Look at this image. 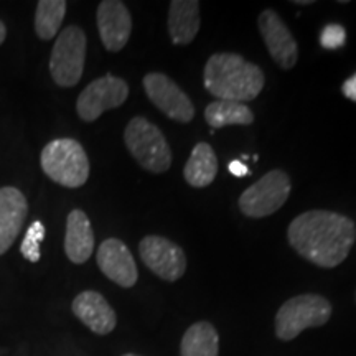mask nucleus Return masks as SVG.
<instances>
[{
  "label": "nucleus",
  "mask_w": 356,
  "mask_h": 356,
  "mask_svg": "<svg viewBox=\"0 0 356 356\" xmlns=\"http://www.w3.org/2000/svg\"><path fill=\"white\" fill-rule=\"evenodd\" d=\"M86 33L78 25H68L58 33L50 56L51 79L60 88H73L79 83L86 60Z\"/></svg>",
  "instance_id": "nucleus-6"
},
{
  "label": "nucleus",
  "mask_w": 356,
  "mask_h": 356,
  "mask_svg": "<svg viewBox=\"0 0 356 356\" xmlns=\"http://www.w3.org/2000/svg\"><path fill=\"white\" fill-rule=\"evenodd\" d=\"M66 15L65 0H40L35 10V33L40 40H51L60 32Z\"/></svg>",
  "instance_id": "nucleus-21"
},
{
  "label": "nucleus",
  "mask_w": 356,
  "mask_h": 356,
  "mask_svg": "<svg viewBox=\"0 0 356 356\" xmlns=\"http://www.w3.org/2000/svg\"><path fill=\"white\" fill-rule=\"evenodd\" d=\"M207 91L220 101H252L261 95L266 78L259 66L236 53H216L203 73Z\"/></svg>",
  "instance_id": "nucleus-2"
},
{
  "label": "nucleus",
  "mask_w": 356,
  "mask_h": 356,
  "mask_svg": "<svg viewBox=\"0 0 356 356\" xmlns=\"http://www.w3.org/2000/svg\"><path fill=\"white\" fill-rule=\"evenodd\" d=\"M341 92H343L348 99L356 102V73L343 83V86H341Z\"/></svg>",
  "instance_id": "nucleus-24"
},
{
  "label": "nucleus",
  "mask_w": 356,
  "mask_h": 356,
  "mask_svg": "<svg viewBox=\"0 0 356 356\" xmlns=\"http://www.w3.org/2000/svg\"><path fill=\"white\" fill-rule=\"evenodd\" d=\"M71 310L96 335H109L118 325V315L109 302L96 291H84L74 297Z\"/></svg>",
  "instance_id": "nucleus-15"
},
{
  "label": "nucleus",
  "mask_w": 356,
  "mask_h": 356,
  "mask_svg": "<svg viewBox=\"0 0 356 356\" xmlns=\"http://www.w3.org/2000/svg\"><path fill=\"white\" fill-rule=\"evenodd\" d=\"M44 238V225L40 220L33 221L30 225V228L26 229V234L22 241L20 252L26 261L30 262H38L42 257V251H40V244H42Z\"/></svg>",
  "instance_id": "nucleus-22"
},
{
  "label": "nucleus",
  "mask_w": 356,
  "mask_h": 356,
  "mask_svg": "<svg viewBox=\"0 0 356 356\" xmlns=\"http://www.w3.org/2000/svg\"><path fill=\"white\" fill-rule=\"evenodd\" d=\"M139 254L144 264L167 282H175L186 270L184 249L163 236H145L139 244Z\"/></svg>",
  "instance_id": "nucleus-10"
},
{
  "label": "nucleus",
  "mask_w": 356,
  "mask_h": 356,
  "mask_svg": "<svg viewBox=\"0 0 356 356\" xmlns=\"http://www.w3.org/2000/svg\"><path fill=\"white\" fill-rule=\"evenodd\" d=\"M291 191L292 184L287 173L274 168L243 191L239 210L248 218H266L286 204Z\"/></svg>",
  "instance_id": "nucleus-7"
},
{
  "label": "nucleus",
  "mask_w": 356,
  "mask_h": 356,
  "mask_svg": "<svg viewBox=\"0 0 356 356\" xmlns=\"http://www.w3.org/2000/svg\"><path fill=\"white\" fill-rule=\"evenodd\" d=\"M293 3H296V6H312L314 2H312V0H296Z\"/></svg>",
  "instance_id": "nucleus-27"
},
{
  "label": "nucleus",
  "mask_w": 356,
  "mask_h": 356,
  "mask_svg": "<svg viewBox=\"0 0 356 356\" xmlns=\"http://www.w3.org/2000/svg\"><path fill=\"white\" fill-rule=\"evenodd\" d=\"M204 119L215 131L226 126H249L254 122V114L244 102L215 101L204 109Z\"/></svg>",
  "instance_id": "nucleus-20"
},
{
  "label": "nucleus",
  "mask_w": 356,
  "mask_h": 356,
  "mask_svg": "<svg viewBox=\"0 0 356 356\" xmlns=\"http://www.w3.org/2000/svg\"><path fill=\"white\" fill-rule=\"evenodd\" d=\"M218 173V159L215 150L207 142H200L193 147L191 155L184 168L186 184L195 188H204L211 185Z\"/></svg>",
  "instance_id": "nucleus-18"
},
{
  "label": "nucleus",
  "mask_w": 356,
  "mask_h": 356,
  "mask_svg": "<svg viewBox=\"0 0 356 356\" xmlns=\"http://www.w3.org/2000/svg\"><path fill=\"white\" fill-rule=\"evenodd\" d=\"M124 142L137 163L152 173H165L172 165V150L162 131L149 119L136 115L124 131Z\"/></svg>",
  "instance_id": "nucleus-4"
},
{
  "label": "nucleus",
  "mask_w": 356,
  "mask_h": 356,
  "mask_svg": "<svg viewBox=\"0 0 356 356\" xmlns=\"http://www.w3.org/2000/svg\"><path fill=\"white\" fill-rule=\"evenodd\" d=\"M346 42V30L338 24H328L323 26L320 33V44L327 50H337L341 48Z\"/></svg>",
  "instance_id": "nucleus-23"
},
{
  "label": "nucleus",
  "mask_w": 356,
  "mask_h": 356,
  "mask_svg": "<svg viewBox=\"0 0 356 356\" xmlns=\"http://www.w3.org/2000/svg\"><path fill=\"white\" fill-rule=\"evenodd\" d=\"M96 261L101 273L114 284L124 289L136 286L137 279H139L136 259L121 239L109 238L102 241L97 248Z\"/></svg>",
  "instance_id": "nucleus-13"
},
{
  "label": "nucleus",
  "mask_w": 356,
  "mask_h": 356,
  "mask_svg": "<svg viewBox=\"0 0 356 356\" xmlns=\"http://www.w3.org/2000/svg\"><path fill=\"white\" fill-rule=\"evenodd\" d=\"M6 38H7V26L2 20H0V44L6 42Z\"/></svg>",
  "instance_id": "nucleus-26"
},
{
  "label": "nucleus",
  "mask_w": 356,
  "mask_h": 356,
  "mask_svg": "<svg viewBox=\"0 0 356 356\" xmlns=\"http://www.w3.org/2000/svg\"><path fill=\"white\" fill-rule=\"evenodd\" d=\"M129 97V84L114 74L95 79L83 89L76 101V113L84 122H95L106 111L122 106Z\"/></svg>",
  "instance_id": "nucleus-8"
},
{
  "label": "nucleus",
  "mask_w": 356,
  "mask_h": 356,
  "mask_svg": "<svg viewBox=\"0 0 356 356\" xmlns=\"http://www.w3.org/2000/svg\"><path fill=\"white\" fill-rule=\"evenodd\" d=\"M145 95L155 108L173 121L188 124L195 118V106L190 97L170 76L163 73H149L144 76Z\"/></svg>",
  "instance_id": "nucleus-9"
},
{
  "label": "nucleus",
  "mask_w": 356,
  "mask_h": 356,
  "mask_svg": "<svg viewBox=\"0 0 356 356\" xmlns=\"http://www.w3.org/2000/svg\"><path fill=\"white\" fill-rule=\"evenodd\" d=\"M40 165L50 180L66 188H79L89 178V159L74 139L48 142L40 154Z\"/></svg>",
  "instance_id": "nucleus-3"
},
{
  "label": "nucleus",
  "mask_w": 356,
  "mask_h": 356,
  "mask_svg": "<svg viewBox=\"0 0 356 356\" xmlns=\"http://www.w3.org/2000/svg\"><path fill=\"white\" fill-rule=\"evenodd\" d=\"M29 203L15 186L0 188V256L6 254L24 228Z\"/></svg>",
  "instance_id": "nucleus-14"
},
{
  "label": "nucleus",
  "mask_w": 356,
  "mask_h": 356,
  "mask_svg": "<svg viewBox=\"0 0 356 356\" xmlns=\"http://www.w3.org/2000/svg\"><path fill=\"white\" fill-rule=\"evenodd\" d=\"M248 159H249V155H246V154H244V155H243V163H244V162H246V160H248Z\"/></svg>",
  "instance_id": "nucleus-28"
},
{
  "label": "nucleus",
  "mask_w": 356,
  "mask_h": 356,
  "mask_svg": "<svg viewBox=\"0 0 356 356\" xmlns=\"http://www.w3.org/2000/svg\"><path fill=\"white\" fill-rule=\"evenodd\" d=\"M228 168L234 177H248L249 173H251V172H249L246 163H243L241 160H233V162H231L228 165Z\"/></svg>",
  "instance_id": "nucleus-25"
},
{
  "label": "nucleus",
  "mask_w": 356,
  "mask_h": 356,
  "mask_svg": "<svg viewBox=\"0 0 356 356\" xmlns=\"http://www.w3.org/2000/svg\"><path fill=\"white\" fill-rule=\"evenodd\" d=\"M257 25H259V32L267 47V51L270 53L277 66L282 70L293 68L299 60V47H297V42L293 40L289 26L279 17V13L273 8H267L259 15Z\"/></svg>",
  "instance_id": "nucleus-11"
},
{
  "label": "nucleus",
  "mask_w": 356,
  "mask_h": 356,
  "mask_svg": "<svg viewBox=\"0 0 356 356\" xmlns=\"http://www.w3.org/2000/svg\"><path fill=\"white\" fill-rule=\"evenodd\" d=\"M287 238L304 259L332 269L348 257L356 241V225L340 213L312 210L293 218Z\"/></svg>",
  "instance_id": "nucleus-1"
},
{
  "label": "nucleus",
  "mask_w": 356,
  "mask_h": 356,
  "mask_svg": "<svg viewBox=\"0 0 356 356\" xmlns=\"http://www.w3.org/2000/svg\"><path fill=\"white\" fill-rule=\"evenodd\" d=\"M95 251V233L86 213L79 208L70 211L66 218L65 252L73 264H84Z\"/></svg>",
  "instance_id": "nucleus-16"
},
{
  "label": "nucleus",
  "mask_w": 356,
  "mask_h": 356,
  "mask_svg": "<svg viewBox=\"0 0 356 356\" xmlns=\"http://www.w3.org/2000/svg\"><path fill=\"white\" fill-rule=\"evenodd\" d=\"M122 356H139V355H134V353H126V355H122Z\"/></svg>",
  "instance_id": "nucleus-29"
},
{
  "label": "nucleus",
  "mask_w": 356,
  "mask_h": 356,
  "mask_svg": "<svg viewBox=\"0 0 356 356\" xmlns=\"http://www.w3.org/2000/svg\"><path fill=\"white\" fill-rule=\"evenodd\" d=\"M220 337L216 328L208 322L193 323L181 338V356H218Z\"/></svg>",
  "instance_id": "nucleus-19"
},
{
  "label": "nucleus",
  "mask_w": 356,
  "mask_h": 356,
  "mask_svg": "<svg viewBox=\"0 0 356 356\" xmlns=\"http://www.w3.org/2000/svg\"><path fill=\"white\" fill-rule=\"evenodd\" d=\"M332 317V304L317 293H302L292 297L275 315V335L289 341L307 328L322 327Z\"/></svg>",
  "instance_id": "nucleus-5"
},
{
  "label": "nucleus",
  "mask_w": 356,
  "mask_h": 356,
  "mask_svg": "<svg viewBox=\"0 0 356 356\" xmlns=\"http://www.w3.org/2000/svg\"><path fill=\"white\" fill-rule=\"evenodd\" d=\"M101 42L111 53L121 51L132 32V17L126 3L119 0H102L96 12Z\"/></svg>",
  "instance_id": "nucleus-12"
},
{
  "label": "nucleus",
  "mask_w": 356,
  "mask_h": 356,
  "mask_svg": "<svg viewBox=\"0 0 356 356\" xmlns=\"http://www.w3.org/2000/svg\"><path fill=\"white\" fill-rule=\"evenodd\" d=\"M200 32V2L173 0L168 8V33L175 44H188Z\"/></svg>",
  "instance_id": "nucleus-17"
}]
</instances>
